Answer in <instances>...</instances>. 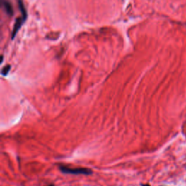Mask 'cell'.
<instances>
[{"label":"cell","instance_id":"6da1fadb","mask_svg":"<svg viewBox=\"0 0 186 186\" xmlns=\"http://www.w3.org/2000/svg\"><path fill=\"white\" fill-rule=\"evenodd\" d=\"M18 4H19V8L21 11V14L22 16L20 18H18L16 19V23H15V25L13 26V32H12L11 34V38L12 39H14L15 37L16 36V34L18 33V30L20 29L21 26L23 25V23L25 22V21L26 20L27 18V13H26V10H25V7H24L23 2L22 1H18Z\"/></svg>","mask_w":186,"mask_h":186},{"label":"cell","instance_id":"7a4b0ae2","mask_svg":"<svg viewBox=\"0 0 186 186\" xmlns=\"http://www.w3.org/2000/svg\"><path fill=\"white\" fill-rule=\"evenodd\" d=\"M60 170L63 173L73 174V175H91L93 174V171L87 168H69L65 166H60Z\"/></svg>","mask_w":186,"mask_h":186},{"label":"cell","instance_id":"5b68a950","mask_svg":"<svg viewBox=\"0 0 186 186\" xmlns=\"http://www.w3.org/2000/svg\"><path fill=\"white\" fill-rule=\"evenodd\" d=\"M49 186H55V185H50Z\"/></svg>","mask_w":186,"mask_h":186},{"label":"cell","instance_id":"3957f363","mask_svg":"<svg viewBox=\"0 0 186 186\" xmlns=\"http://www.w3.org/2000/svg\"><path fill=\"white\" fill-rule=\"evenodd\" d=\"M3 5H4V7L5 8L6 12H7L10 16H13V10L11 4H10V2H8V1H3Z\"/></svg>","mask_w":186,"mask_h":186},{"label":"cell","instance_id":"277c9868","mask_svg":"<svg viewBox=\"0 0 186 186\" xmlns=\"http://www.w3.org/2000/svg\"><path fill=\"white\" fill-rule=\"evenodd\" d=\"M10 68H11V66H10V65H7V66H6L5 67L3 68L2 71H1V74H2L3 76H7V74H8L9 71H10Z\"/></svg>","mask_w":186,"mask_h":186}]
</instances>
